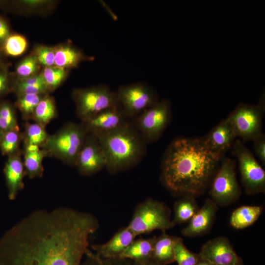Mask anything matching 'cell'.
I'll list each match as a JSON object with an SVG mask.
<instances>
[{"label":"cell","instance_id":"obj_1","mask_svg":"<svg viewBox=\"0 0 265 265\" xmlns=\"http://www.w3.org/2000/svg\"><path fill=\"white\" fill-rule=\"evenodd\" d=\"M92 213L60 207L34 211L0 238V265H81L99 228Z\"/></svg>","mask_w":265,"mask_h":265},{"label":"cell","instance_id":"obj_2","mask_svg":"<svg viewBox=\"0 0 265 265\" xmlns=\"http://www.w3.org/2000/svg\"><path fill=\"white\" fill-rule=\"evenodd\" d=\"M221 159L204 145L200 138H176L163 156L161 181L175 195L196 198L212 182Z\"/></svg>","mask_w":265,"mask_h":265},{"label":"cell","instance_id":"obj_3","mask_svg":"<svg viewBox=\"0 0 265 265\" xmlns=\"http://www.w3.org/2000/svg\"><path fill=\"white\" fill-rule=\"evenodd\" d=\"M96 137L106 157V168L110 174L134 167L146 153L147 143L131 120L118 129Z\"/></svg>","mask_w":265,"mask_h":265},{"label":"cell","instance_id":"obj_4","mask_svg":"<svg viewBox=\"0 0 265 265\" xmlns=\"http://www.w3.org/2000/svg\"><path fill=\"white\" fill-rule=\"evenodd\" d=\"M87 133L81 123L69 122L52 135L42 148L47 156L75 166Z\"/></svg>","mask_w":265,"mask_h":265},{"label":"cell","instance_id":"obj_5","mask_svg":"<svg viewBox=\"0 0 265 265\" xmlns=\"http://www.w3.org/2000/svg\"><path fill=\"white\" fill-rule=\"evenodd\" d=\"M175 226L169 208L162 202L148 198L137 205L127 227L136 237L156 230L164 232Z\"/></svg>","mask_w":265,"mask_h":265},{"label":"cell","instance_id":"obj_6","mask_svg":"<svg viewBox=\"0 0 265 265\" xmlns=\"http://www.w3.org/2000/svg\"><path fill=\"white\" fill-rule=\"evenodd\" d=\"M72 97L81 121L119 105L115 91L105 85L74 89Z\"/></svg>","mask_w":265,"mask_h":265},{"label":"cell","instance_id":"obj_7","mask_svg":"<svg viewBox=\"0 0 265 265\" xmlns=\"http://www.w3.org/2000/svg\"><path fill=\"white\" fill-rule=\"evenodd\" d=\"M236 161L224 157L212 180L210 198L217 206H226L236 202L241 190L235 170Z\"/></svg>","mask_w":265,"mask_h":265},{"label":"cell","instance_id":"obj_8","mask_svg":"<svg viewBox=\"0 0 265 265\" xmlns=\"http://www.w3.org/2000/svg\"><path fill=\"white\" fill-rule=\"evenodd\" d=\"M171 118L170 101L163 99L133 118L132 121L148 144L157 141L161 136Z\"/></svg>","mask_w":265,"mask_h":265},{"label":"cell","instance_id":"obj_9","mask_svg":"<svg viewBox=\"0 0 265 265\" xmlns=\"http://www.w3.org/2000/svg\"><path fill=\"white\" fill-rule=\"evenodd\" d=\"M264 111V97L257 105L239 104L226 119L232 125L237 136L243 142L252 141L263 132Z\"/></svg>","mask_w":265,"mask_h":265},{"label":"cell","instance_id":"obj_10","mask_svg":"<svg viewBox=\"0 0 265 265\" xmlns=\"http://www.w3.org/2000/svg\"><path fill=\"white\" fill-rule=\"evenodd\" d=\"M231 153L238 161L241 181L249 195L264 193L265 172L254 155L240 139L235 141Z\"/></svg>","mask_w":265,"mask_h":265},{"label":"cell","instance_id":"obj_11","mask_svg":"<svg viewBox=\"0 0 265 265\" xmlns=\"http://www.w3.org/2000/svg\"><path fill=\"white\" fill-rule=\"evenodd\" d=\"M115 92L119 105L129 119H133L159 101L153 89L140 82L121 85Z\"/></svg>","mask_w":265,"mask_h":265},{"label":"cell","instance_id":"obj_12","mask_svg":"<svg viewBox=\"0 0 265 265\" xmlns=\"http://www.w3.org/2000/svg\"><path fill=\"white\" fill-rule=\"evenodd\" d=\"M106 157L97 137L87 133L75 164L79 173L92 176L106 168Z\"/></svg>","mask_w":265,"mask_h":265},{"label":"cell","instance_id":"obj_13","mask_svg":"<svg viewBox=\"0 0 265 265\" xmlns=\"http://www.w3.org/2000/svg\"><path fill=\"white\" fill-rule=\"evenodd\" d=\"M198 254L201 259L212 265H244L229 240L223 236L206 242Z\"/></svg>","mask_w":265,"mask_h":265},{"label":"cell","instance_id":"obj_14","mask_svg":"<svg viewBox=\"0 0 265 265\" xmlns=\"http://www.w3.org/2000/svg\"><path fill=\"white\" fill-rule=\"evenodd\" d=\"M130 120L119 106L106 109L80 123L88 134L97 136L118 129Z\"/></svg>","mask_w":265,"mask_h":265},{"label":"cell","instance_id":"obj_15","mask_svg":"<svg viewBox=\"0 0 265 265\" xmlns=\"http://www.w3.org/2000/svg\"><path fill=\"white\" fill-rule=\"evenodd\" d=\"M237 137L232 125L225 119L200 139L211 152L222 159L226 151L232 147Z\"/></svg>","mask_w":265,"mask_h":265},{"label":"cell","instance_id":"obj_16","mask_svg":"<svg viewBox=\"0 0 265 265\" xmlns=\"http://www.w3.org/2000/svg\"><path fill=\"white\" fill-rule=\"evenodd\" d=\"M218 206L207 198L203 206L190 220L188 225L181 230V234L187 237H196L208 233L212 227Z\"/></svg>","mask_w":265,"mask_h":265},{"label":"cell","instance_id":"obj_17","mask_svg":"<svg viewBox=\"0 0 265 265\" xmlns=\"http://www.w3.org/2000/svg\"><path fill=\"white\" fill-rule=\"evenodd\" d=\"M136 236L127 227L119 229L107 241L90 245L91 250L104 259L120 258Z\"/></svg>","mask_w":265,"mask_h":265},{"label":"cell","instance_id":"obj_18","mask_svg":"<svg viewBox=\"0 0 265 265\" xmlns=\"http://www.w3.org/2000/svg\"><path fill=\"white\" fill-rule=\"evenodd\" d=\"M20 150L8 156L4 169V174L10 200H14L19 192L24 187V179L26 176Z\"/></svg>","mask_w":265,"mask_h":265},{"label":"cell","instance_id":"obj_19","mask_svg":"<svg viewBox=\"0 0 265 265\" xmlns=\"http://www.w3.org/2000/svg\"><path fill=\"white\" fill-rule=\"evenodd\" d=\"M54 51V66L64 69L77 67L82 61L92 60L80 50L67 43L53 47Z\"/></svg>","mask_w":265,"mask_h":265},{"label":"cell","instance_id":"obj_20","mask_svg":"<svg viewBox=\"0 0 265 265\" xmlns=\"http://www.w3.org/2000/svg\"><path fill=\"white\" fill-rule=\"evenodd\" d=\"M23 163L26 176L30 179L41 178L44 173L43 161L48 157L45 150L34 145L24 146Z\"/></svg>","mask_w":265,"mask_h":265},{"label":"cell","instance_id":"obj_21","mask_svg":"<svg viewBox=\"0 0 265 265\" xmlns=\"http://www.w3.org/2000/svg\"><path fill=\"white\" fill-rule=\"evenodd\" d=\"M179 237L171 236L163 232L155 241L151 260L167 265L175 262L174 247Z\"/></svg>","mask_w":265,"mask_h":265},{"label":"cell","instance_id":"obj_22","mask_svg":"<svg viewBox=\"0 0 265 265\" xmlns=\"http://www.w3.org/2000/svg\"><path fill=\"white\" fill-rule=\"evenodd\" d=\"M156 237L134 239L123 252L119 258L127 259L138 263L151 260Z\"/></svg>","mask_w":265,"mask_h":265},{"label":"cell","instance_id":"obj_23","mask_svg":"<svg viewBox=\"0 0 265 265\" xmlns=\"http://www.w3.org/2000/svg\"><path fill=\"white\" fill-rule=\"evenodd\" d=\"M56 1L49 0H21L9 1L7 8L21 14H45L53 10Z\"/></svg>","mask_w":265,"mask_h":265},{"label":"cell","instance_id":"obj_24","mask_svg":"<svg viewBox=\"0 0 265 265\" xmlns=\"http://www.w3.org/2000/svg\"><path fill=\"white\" fill-rule=\"evenodd\" d=\"M263 208L259 206H242L233 211L230 223L236 229H242L252 225L260 217Z\"/></svg>","mask_w":265,"mask_h":265},{"label":"cell","instance_id":"obj_25","mask_svg":"<svg viewBox=\"0 0 265 265\" xmlns=\"http://www.w3.org/2000/svg\"><path fill=\"white\" fill-rule=\"evenodd\" d=\"M12 91L17 97L28 94L49 93L41 73L24 79H16L13 82Z\"/></svg>","mask_w":265,"mask_h":265},{"label":"cell","instance_id":"obj_26","mask_svg":"<svg viewBox=\"0 0 265 265\" xmlns=\"http://www.w3.org/2000/svg\"><path fill=\"white\" fill-rule=\"evenodd\" d=\"M195 198L193 196H184L175 202L172 219L175 225L189 222L198 212L200 208Z\"/></svg>","mask_w":265,"mask_h":265},{"label":"cell","instance_id":"obj_27","mask_svg":"<svg viewBox=\"0 0 265 265\" xmlns=\"http://www.w3.org/2000/svg\"><path fill=\"white\" fill-rule=\"evenodd\" d=\"M57 111L54 98L49 93L45 95L36 106L31 120L46 128V126L57 117Z\"/></svg>","mask_w":265,"mask_h":265},{"label":"cell","instance_id":"obj_28","mask_svg":"<svg viewBox=\"0 0 265 265\" xmlns=\"http://www.w3.org/2000/svg\"><path fill=\"white\" fill-rule=\"evenodd\" d=\"M49 136L45 127L35 122L26 121L23 133V145H34L42 148Z\"/></svg>","mask_w":265,"mask_h":265},{"label":"cell","instance_id":"obj_29","mask_svg":"<svg viewBox=\"0 0 265 265\" xmlns=\"http://www.w3.org/2000/svg\"><path fill=\"white\" fill-rule=\"evenodd\" d=\"M46 94H28L17 97L15 106L20 111L25 121L31 120L36 106Z\"/></svg>","mask_w":265,"mask_h":265},{"label":"cell","instance_id":"obj_30","mask_svg":"<svg viewBox=\"0 0 265 265\" xmlns=\"http://www.w3.org/2000/svg\"><path fill=\"white\" fill-rule=\"evenodd\" d=\"M27 41L26 37L18 33H11L0 47L2 53L15 57L22 54L26 50Z\"/></svg>","mask_w":265,"mask_h":265},{"label":"cell","instance_id":"obj_31","mask_svg":"<svg viewBox=\"0 0 265 265\" xmlns=\"http://www.w3.org/2000/svg\"><path fill=\"white\" fill-rule=\"evenodd\" d=\"M68 70L54 66L44 67L41 72L49 92L57 89L65 80Z\"/></svg>","mask_w":265,"mask_h":265},{"label":"cell","instance_id":"obj_32","mask_svg":"<svg viewBox=\"0 0 265 265\" xmlns=\"http://www.w3.org/2000/svg\"><path fill=\"white\" fill-rule=\"evenodd\" d=\"M23 141V133L19 129L4 132L0 139V149L3 155H13L20 150V144Z\"/></svg>","mask_w":265,"mask_h":265},{"label":"cell","instance_id":"obj_33","mask_svg":"<svg viewBox=\"0 0 265 265\" xmlns=\"http://www.w3.org/2000/svg\"><path fill=\"white\" fill-rule=\"evenodd\" d=\"M19 129L16 111L8 102L0 103V131L2 133Z\"/></svg>","mask_w":265,"mask_h":265},{"label":"cell","instance_id":"obj_34","mask_svg":"<svg viewBox=\"0 0 265 265\" xmlns=\"http://www.w3.org/2000/svg\"><path fill=\"white\" fill-rule=\"evenodd\" d=\"M81 265H140L131 260L123 258L104 259L99 257L88 248Z\"/></svg>","mask_w":265,"mask_h":265},{"label":"cell","instance_id":"obj_35","mask_svg":"<svg viewBox=\"0 0 265 265\" xmlns=\"http://www.w3.org/2000/svg\"><path fill=\"white\" fill-rule=\"evenodd\" d=\"M40 66L35 55L32 53L17 65L15 68L16 79H24L38 74Z\"/></svg>","mask_w":265,"mask_h":265},{"label":"cell","instance_id":"obj_36","mask_svg":"<svg viewBox=\"0 0 265 265\" xmlns=\"http://www.w3.org/2000/svg\"><path fill=\"white\" fill-rule=\"evenodd\" d=\"M200 259L199 254L189 250L179 237L174 247V260L178 265H196Z\"/></svg>","mask_w":265,"mask_h":265},{"label":"cell","instance_id":"obj_37","mask_svg":"<svg viewBox=\"0 0 265 265\" xmlns=\"http://www.w3.org/2000/svg\"><path fill=\"white\" fill-rule=\"evenodd\" d=\"M40 65L44 67L54 66V51L53 47L40 45L37 46L33 51Z\"/></svg>","mask_w":265,"mask_h":265},{"label":"cell","instance_id":"obj_38","mask_svg":"<svg viewBox=\"0 0 265 265\" xmlns=\"http://www.w3.org/2000/svg\"><path fill=\"white\" fill-rule=\"evenodd\" d=\"M13 82L5 65L0 67V97L12 91Z\"/></svg>","mask_w":265,"mask_h":265},{"label":"cell","instance_id":"obj_39","mask_svg":"<svg viewBox=\"0 0 265 265\" xmlns=\"http://www.w3.org/2000/svg\"><path fill=\"white\" fill-rule=\"evenodd\" d=\"M252 141L253 142V148L256 155L265 166V135L262 132Z\"/></svg>","mask_w":265,"mask_h":265},{"label":"cell","instance_id":"obj_40","mask_svg":"<svg viewBox=\"0 0 265 265\" xmlns=\"http://www.w3.org/2000/svg\"><path fill=\"white\" fill-rule=\"evenodd\" d=\"M11 33L7 22L0 15V49L5 40Z\"/></svg>","mask_w":265,"mask_h":265},{"label":"cell","instance_id":"obj_41","mask_svg":"<svg viewBox=\"0 0 265 265\" xmlns=\"http://www.w3.org/2000/svg\"><path fill=\"white\" fill-rule=\"evenodd\" d=\"M140 265H163L159 263H157L152 260L142 262L138 263Z\"/></svg>","mask_w":265,"mask_h":265},{"label":"cell","instance_id":"obj_42","mask_svg":"<svg viewBox=\"0 0 265 265\" xmlns=\"http://www.w3.org/2000/svg\"><path fill=\"white\" fill-rule=\"evenodd\" d=\"M8 3V1L7 0H0V9L3 8H7Z\"/></svg>","mask_w":265,"mask_h":265},{"label":"cell","instance_id":"obj_43","mask_svg":"<svg viewBox=\"0 0 265 265\" xmlns=\"http://www.w3.org/2000/svg\"><path fill=\"white\" fill-rule=\"evenodd\" d=\"M196 265H212L209 263L207 262V261L200 259L199 262L196 264Z\"/></svg>","mask_w":265,"mask_h":265},{"label":"cell","instance_id":"obj_44","mask_svg":"<svg viewBox=\"0 0 265 265\" xmlns=\"http://www.w3.org/2000/svg\"><path fill=\"white\" fill-rule=\"evenodd\" d=\"M2 52L0 49V67L4 66V64L3 62L2 57Z\"/></svg>","mask_w":265,"mask_h":265},{"label":"cell","instance_id":"obj_45","mask_svg":"<svg viewBox=\"0 0 265 265\" xmlns=\"http://www.w3.org/2000/svg\"><path fill=\"white\" fill-rule=\"evenodd\" d=\"M2 134H3V133H2V132L0 131V138H1V136H2Z\"/></svg>","mask_w":265,"mask_h":265}]
</instances>
